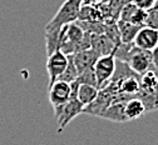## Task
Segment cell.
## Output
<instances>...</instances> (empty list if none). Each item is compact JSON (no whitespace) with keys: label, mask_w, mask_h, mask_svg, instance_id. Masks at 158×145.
<instances>
[{"label":"cell","mask_w":158,"mask_h":145,"mask_svg":"<svg viewBox=\"0 0 158 145\" xmlns=\"http://www.w3.org/2000/svg\"><path fill=\"white\" fill-rule=\"evenodd\" d=\"M84 34L85 31L77 22L63 25L60 29V36H59V49L67 55L75 54L81 50Z\"/></svg>","instance_id":"obj_1"},{"label":"cell","mask_w":158,"mask_h":145,"mask_svg":"<svg viewBox=\"0 0 158 145\" xmlns=\"http://www.w3.org/2000/svg\"><path fill=\"white\" fill-rule=\"evenodd\" d=\"M81 8L82 0H65L53 19L45 25V30H60L63 25L77 22Z\"/></svg>","instance_id":"obj_2"},{"label":"cell","mask_w":158,"mask_h":145,"mask_svg":"<svg viewBox=\"0 0 158 145\" xmlns=\"http://www.w3.org/2000/svg\"><path fill=\"white\" fill-rule=\"evenodd\" d=\"M117 94H118L117 85L114 83H109V84L107 87H104L103 89H99V93H98L94 101L90 103L89 105L84 107L83 113L89 114V115H94V116H102L103 113L113 103Z\"/></svg>","instance_id":"obj_3"},{"label":"cell","mask_w":158,"mask_h":145,"mask_svg":"<svg viewBox=\"0 0 158 145\" xmlns=\"http://www.w3.org/2000/svg\"><path fill=\"white\" fill-rule=\"evenodd\" d=\"M72 98V89L70 83L63 81V80H55L53 84L49 85V101L54 109V115L58 118V115L62 113L64 105Z\"/></svg>","instance_id":"obj_4"},{"label":"cell","mask_w":158,"mask_h":145,"mask_svg":"<svg viewBox=\"0 0 158 145\" xmlns=\"http://www.w3.org/2000/svg\"><path fill=\"white\" fill-rule=\"evenodd\" d=\"M126 63L139 75H143L149 70H154L152 61V51L141 49L135 45L132 46Z\"/></svg>","instance_id":"obj_5"},{"label":"cell","mask_w":158,"mask_h":145,"mask_svg":"<svg viewBox=\"0 0 158 145\" xmlns=\"http://www.w3.org/2000/svg\"><path fill=\"white\" fill-rule=\"evenodd\" d=\"M115 70V58L114 55H104L99 56L94 64V73L97 76L98 89H103L107 87Z\"/></svg>","instance_id":"obj_6"},{"label":"cell","mask_w":158,"mask_h":145,"mask_svg":"<svg viewBox=\"0 0 158 145\" xmlns=\"http://www.w3.org/2000/svg\"><path fill=\"white\" fill-rule=\"evenodd\" d=\"M68 64V55L64 54L60 49L55 50L47 59V71L49 76V85L53 84L58 78L63 74Z\"/></svg>","instance_id":"obj_7"},{"label":"cell","mask_w":158,"mask_h":145,"mask_svg":"<svg viewBox=\"0 0 158 145\" xmlns=\"http://www.w3.org/2000/svg\"><path fill=\"white\" fill-rule=\"evenodd\" d=\"M83 110H84V105L82 104L81 101H79L78 98H72L67 104L64 105L62 113L58 115L56 120H58V133H62L65 127L68 125V124L75 119L79 114H83Z\"/></svg>","instance_id":"obj_8"},{"label":"cell","mask_w":158,"mask_h":145,"mask_svg":"<svg viewBox=\"0 0 158 145\" xmlns=\"http://www.w3.org/2000/svg\"><path fill=\"white\" fill-rule=\"evenodd\" d=\"M133 43L138 48L152 51L156 46H158V29L142 26Z\"/></svg>","instance_id":"obj_9"},{"label":"cell","mask_w":158,"mask_h":145,"mask_svg":"<svg viewBox=\"0 0 158 145\" xmlns=\"http://www.w3.org/2000/svg\"><path fill=\"white\" fill-rule=\"evenodd\" d=\"M117 46L118 45L107 34H93L92 35V46H90V49H93L95 53H98L99 56L113 55Z\"/></svg>","instance_id":"obj_10"},{"label":"cell","mask_w":158,"mask_h":145,"mask_svg":"<svg viewBox=\"0 0 158 145\" xmlns=\"http://www.w3.org/2000/svg\"><path fill=\"white\" fill-rule=\"evenodd\" d=\"M141 76L142 75H134V76H127L119 81H115L118 93L123 96L131 99L134 98L141 90Z\"/></svg>","instance_id":"obj_11"},{"label":"cell","mask_w":158,"mask_h":145,"mask_svg":"<svg viewBox=\"0 0 158 145\" xmlns=\"http://www.w3.org/2000/svg\"><path fill=\"white\" fill-rule=\"evenodd\" d=\"M98 58H99V55L93 49H85V50H81L73 54V60H74V64L79 74L87 69L94 68V64L97 63Z\"/></svg>","instance_id":"obj_12"},{"label":"cell","mask_w":158,"mask_h":145,"mask_svg":"<svg viewBox=\"0 0 158 145\" xmlns=\"http://www.w3.org/2000/svg\"><path fill=\"white\" fill-rule=\"evenodd\" d=\"M147 111L146 104L143 103V100L141 98H131L129 100L126 101L124 105V115L127 118L128 121L131 120H137L144 115V113Z\"/></svg>","instance_id":"obj_13"},{"label":"cell","mask_w":158,"mask_h":145,"mask_svg":"<svg viewBox=\"0 0 158 145\" xmlns=\"http://www.w3.org/2000/svg\"><path fill=\"white\" fill-rule=\"evenodd\" d=\"M117 26L119 30V35H121V40L124 44H131L134 41L138 31L142 26L134 25L129 22H122V20H118L117 22Z\"/></svg>","instance_id":"obj_14"},{"label":"cell","mask_w":158,"mask_h":145,"mask_svg":"<svg viewBox=\"0 0 158 145\" xmlns=\"http://www.w3.org/2000/svg\"><path fill=\"white\" fill-rule=\"evenodd\" d=\"M98 93H99V89L94 85H89V84H79L78 88V94L77 98L79 99V101L85 107L89 105L90 103L94 101V99L97 98Z\"/></svg>","instance_id":"obj_15"},{"label":"cell","mask_w":158,"mask_h":145,"mask_svg":"<svg viewBox=\"0 0 158 145\" xmlns=\"http://www.w3.org/2000/svg\"><path fill=\"white\" fill-rule=\"evenodd\" d=\"M78 22H103V18L98 8L82 5L78 14Z\"/></svg>","instance_id":"obj_16"},{"label":"cell","mask_w":158,"mask_h":145,"mask_svg":"<svg viewBox=\"0 0 158 145\" xmlns=\"http://www.w3.org/2000/svg\"><path fill=\"white\" fill-rule=\"evenodd\" d=\"M79 75V71L74 64V60H73V54H69L68 55V64H67V68L65 70L63 71V74L58 78V80H63V81H67V83H73L77 80Z\"/></svg>","instance_id":"obj_17"},{"label":"cell","mask_w":158,"mask_h":145,"mask_svg":"<svg viewBox=\"0 0 158 145\" xmlns=\"http://www.w3.org/2000/svg\"><path fill=\"white\" fill-rule=\"evenodd\" d=\"M77 81L79 83V84H89V85H94V87L98 88L97 76H95V73H94V68H90V69H87V70L82 71L81 74L78 75Z\"/></svg>","instance_id":"obj_18"},{"label":"cell","mask_w":158,"mask_h":145,"mask_svg":"<svg viewBox=\"0 0 158 145\" xmlns=\"http://www.w3.org/2000/svg\"><path fill=\"white\" fill-rule=\"evenodd\" d=\"M138 8L132 3V2H128L127 4H124V6L122 8L121 10V14H119V20L122 22H129L131 18L133 16V14L135 13Z\"/></svg>","instance_id":"obj_19"},{"label":"cell","mask_w":158,"mask_h":145,"mask_svg":"<svg viewBox=\"0 0 158 145\" xmlns=\"http://www.w3.org/2000/svg\"><path fill=\"white\" fill-rule=\"evenodd\" d=\"M146 20H147V10L138 8L135 10V13L133 14V16L131 18L129 23L138 25V26H146Z\"/></svg>","instance_id":"obj_20"},{"label":"cell","mask_w":158,"mask_h":145,"mask_svg":"<svg viewBox=\"0 0 158 145\" xmlns=\"http://www.w3.org/2000/svg\"><path fill=\"white\" fill-rule=\"evenodd\" d=\"M146 26L158 29V11L154 9L147 10V20H146Z\"/></svg>","instance_id":"obj_21"},{"label":"cell","mask_w":158,"mask_h":145,"mask_svg":"<svg viewBox=\"0 0 158 145\" xmlns=\"http://www.w3.org/2000/svg\"><path fill=\"white\" fill-rule=\"evenodd\" d=\"M131 2L137 8L143 9V10H149L154 4V0H131Z\"/></svg>","instance_id":"obj_22"},{"label":"cell","mask_w":158,"mask_h":145,"mask_svg":"<svg viewBox=\"0 0 158 145\" xmlns=\"http://www.w3.org/2000/svg\"><path fill=\"white\" fill-rule=\"evenodd\" d=\"M152 61H153V69L158 74V46L152 50Z\"/></svg>","instance_id":"obj_23"},{"label":"cell","mask_w":158,"mask_h":145,"mask_svg":"<svg viewBox=\"0 0 158 145\" xmlns=\"http://www.w3.org/2000/svg\"><path fill=\"white\" fill-rule=\"evenodd\" d=\"M106 0H82V5H89V6H95L98 8L101 4H103Z\"/></svg>","instance_id":"obj_24"},{"label":"cell","mask_w":158,"mask_h":145,"mask_svg":"<svg viewBox=\"0 0 158 145\" xmlns=\"http://www.w3.org/2000/svg\"><path fill=\"white\" fill-rule=\"evenodd\" d=\"M151 9H154V10L158 11V0H154V4H153V6Z\"/></svg>","instance_id":"obj_25"}]
</instances>
